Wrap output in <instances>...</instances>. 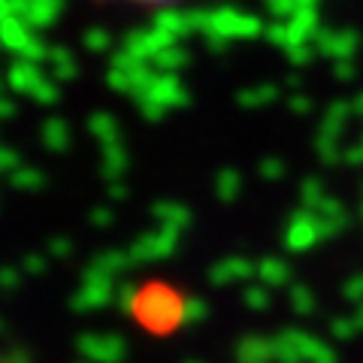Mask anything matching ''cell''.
Here are the masks:
<instances>
[{
  "label": "cell",
  "mask_w": 363,
  "mask_h": 363,
  "mask_svg": "<svg viewBox=\"0 0 363 363\" xmlns=\"http://www.w3.org/2000/svg\"><path fill=\"white\" fill-rule=\"evenodd\" d=\"M104 4H130V6H164V4H176V0H104Z\"/></svg>",
  "instance_id": "6da1fadb"
}]
</instances>
